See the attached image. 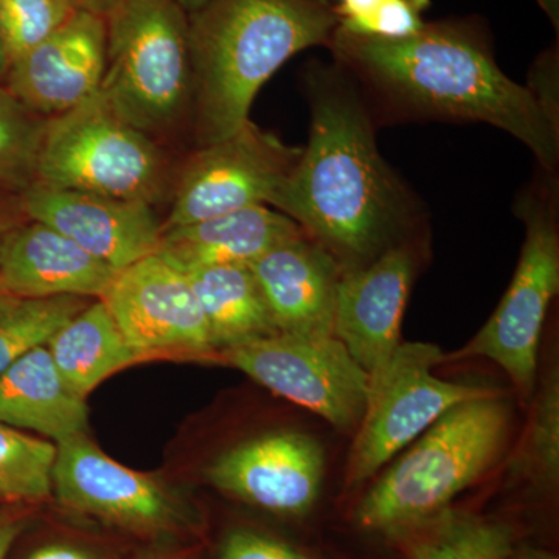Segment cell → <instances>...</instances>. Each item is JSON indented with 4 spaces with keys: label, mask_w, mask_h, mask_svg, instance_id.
<instances>
[{
    "label": "cell",
    "mask_w": 559,
    "mask_h": 559,
    "mask_svg": "<svg viewBox=\"0 0 559 559\" xmlns=\"http://www.w3.org/2000/svg\"><path fill=\"white\" fill-rule=\"evenodd\" d=\"M55 459L57 443L0 423V499L51 498Z\"/></svg>",
    "instance_id": "cell-26"
},
{
    "label": "cell",
    "mask_w": 559,
    "mask_h": 559,
    "mask_svg": "<svg viewBox=\"0 0 559 559\" xmlns=\"http://www.w3.org/2000/svg\"><path fill=\"white\" fill-rule=\"evenodd\" d=\"M47 119L32 112L0 83V213L25 218L21 201L38 180Z\"/></svg>",
    "instance_id": "cell-24"
},
{
    "label": "cell",
    "mask_w": 559,
    "mask_h": 559,
    "mask_svg": "<svg viewBox=\"0 0 559 559\" xmlns=\"http://www.w3.org/2000/svg\"><path fill=\"white\" fill-rule=\"evenodd\" d=\"M178 165L175 151L117 116L98 91L47 119L36 182L156 207L170 200Z\"/></svg>",
    "instance_id": "cell-6"
},
{
    "label": "cell",
    "mask_w": 559,
    "mask_h": 559,
    "mask_svg": "<svg viewBox=\"0 0 559 559\" xmlns=\"http://www.w3.org/2000/svg\"><path fill=\"white\" fill-rule=\"evenodd\" d=\"M301 231L282 212L270 205H253L164 231L156 253L182 272L250 266L267 250Z\"/></svg>",
    "instance_id": "cell-19"
},
{
    "label": "cell",
    "mask_w": 559,
    "mask_h": 559,
    "mask_svg": "<svg viewBox=\"0 0 559 559\" xmlns=\"http://www.w3.org/2000/svg\"><path fill=\"white\" fill-rule=\"evenodd\" d=\"M443 359L437 345L401 342L389 362L370 378L369 401L349 452L348 487L373 477L451 407L498 393L440 380L432 370Z\"/></svg>",
    "instance_id": "cell-7"
},
{
    "label": "cell",
    "mask_w": 559,
    "mask_h": 559,
    "mask_svg": "<svg viewBox=\"0 0 559 559\" xmlns=\"http://www.w3.org/2000/svg\"><path fill=\"white\" fill-rule=\"evenodd\" d=\"M511 474L532 481L539 488L557 487L559 477V381L558 371H550L544 381L528 430Z\"/></svg>",
    "instance_id": "cell-27"
},
{
    "label": "cell",
    "mask_w": 559,
    "mask_h": 559,
    "mask_svg": "<svg viewBox=\"0 0 559 559\" xmlns=\"http://www.w3.org/2000/svg\"><path fill=\"white\" fill-rule=\"evenodd\" d=\"M325 457L305 433H264L221 454L207 468L213 487L271 513L304 516L319 498Z\"/></svg>",
    "instance_id": "cell-13"
},
{
    "label": "cell",
    "mask_w": 559,
    "mask_h": 559,
    "mask_svg": "<svg viewBox=\"0 0 559 559\" xmlns=\"http://www.w3.org/2000/svg\"><path fill=\"white\" fill-rule=\"evenodd\" d=\"M28 559H92L84 550L70 546H47L36 550Z\"/></svg>",
    "instance_id": "cell-32"
},
{
    "label": "cell",
    "mask_w": 559,
    "mask_h": 559,
    "mask_svg": "<svg viewBox=\"0 0 559 559\" xmlns=\"http://www.w3.org/2000/svg\"><path fill=\"white\" fill-rule=\"evenodd\" d=\"M91 301L73 296L24 299L0 290V374L33 348L49 344Z\"/></svg>",
    "instance_id": "cell-25"
},
{
    "label": "cell",
    "mask_w": 559,
    "mask_h": 559,
    "mask_svg": "<svg viewBox=\"0 0 559 559\" xmlns=\"http://www.w3.org/2000/svg\"><path fill=\"white\" fill-rule=\"evenodd\" d=\"M509 428V407L499 393L451 407L364 496L356 525L393 536L448 510L495 465Z\"/></svg>",
    "instance_id": "cell-5"
},
{
    "label": "cell",
    "mask_w": 559,
    "mask_h": 559,
    "mask_svg": "<svg viewBox=\"0 0 559 559\" xmlns=\"http://www.w3.org/2000/svg\"><path fill=\"white\" fill-rule=\"evenodd\" d=\"M329 47L342 69L404 112L492 124L521 140L546 170L557 167L558 124L528 87L499 69L476 24L432 22L401 39L337 27Z\"/></svg>",
    "instance_id": "cell-2"
},
{
    "label": "cell",
    "mask_w": 559,
    "mask_h": 559,
    "mask_svg": "<svg viewBox=\"0 0 559 559\" xmlns=\"http://www.w3.org/2000/svg\"><path fill=\"white\" fill-rule=\"evenodd\" d=\"M520 210L527 234L509 289L484 329L452 358L491 359L532 399L540 333L559 289V235L551 202L532 197Z\"/></svg>",
    "instance_id": "cell-8"
},
{
    "label": "cell",
    "mask_w": 559,
    "mask_h": 559,
    "mask_svg": "<svg viewBox=\"0 0 559 559\" xmlns=\"http://www.w3.org/2000/svg\"><path fill=\"white\" fill-rule=\"evenodd\" d=\"M105 69V17L75 10L49 38L11 62L5 86L25 108L51 119L94 97Z\"/></svg>",
    "instance_id": "cell-15"
},
{
    "label": "cell",
    "mask_w": 559,
    "mask_h": 559,
    "mask_svg": "<svg viewBox=\"0 0 559 559\" xmlns=\"http://www.w3.org/2000/svg\"><path fill=\"white\" fill-rule=\"evenodd\" d=\"M142 359L213 358L209 326L186 272L151 253L114 275L100 297Z\"/></svg>",
    "instance_id": "cell-12"
},
{
    "label": "cell",
    "mask_w": 559,
    "mask_h": 559,
    "mask_svg": "<svg viewBox=\"0 0 559 559\" xmlns=\"http://www.w3.org/2000/svg\"><path fill=\"white\" fill-rule=\"evenodd\" d=\"M301 154L252 121L179 160L162 234L253 205H271Z\"/></svg>",
    "instance_id": "cell-9"
},
{
    "label": "cell",
    "mask_w": 559,
    "mask_h": 559,
    "mask_svg": "<svg viewBox=\"0 0 559 559\" xmlns=\"http://www.w3.org/2000/svg\"><path fill=\"white\" fill-rule=\"evenodd\" d=\"M200 301L215 353L277 334L249 266H209L186 272Z\"/></svg>",
    "instance_id": "cell-21"
},
{
    "label": "cell",
    "mask_w": 559,
    "mask_h": 559,
    "mask_svg": "<svg viewBox=\"0 0 559 559\" xmlns=\"http://www.w3.org/2000/svg\"><path fill=\"white\" fill-rule=\"evenodd\" d=\"M429 7L430 0H385L373 16L348 33L384 39L407 38L425 27L423 13Z\"/></svg>",
    "instance_id": "cell-29"
},
{
    "label": "cell",
    "mask_w": 559,
    "mask_h": 559,
    "mask_svg": "<svg viewBox=\"0 0 559 559\" xmlns=\"http://www.w3.org/2000/svg\"><path fill=\"white\" fill-rule=\"evenodd\" d=\"M337 25L333 0H209L189 14L198 146L248 123L263 84L299 51L329 47Z\"/></svg>",
    "instance_id": "cell-3"
},
{
    "label": "cell",
    "mask_w": 559,
    "mask_h": 559,
    "mask_svg": "<svg viewBox=\"0 0 559 559\" xmlns=\"http://www.w3.org/2000/svg\"><path fill=\"white\" fill-rule=\"evenodd\" d=\"M21 212L53 227L116 272L156 253L162 240V219L148 202L36 182L22 198Z\"/></svg>",
    "instance_id": "cell-14"
},
{
    "label": "cell",
    "mask_w": 559,
    "mask_h": 559,
    "mask_svg": "<svg viewBox=\"0 0 559 559\" xmlns=\"http://www.w3.org/2000/svg\"><path fill=\"white\" fill-rule=\"evenodd\" d=\"M249 267L278 333L334 336L342 267L322 245L301 231Z\"/></svg>",
    "instance_id": "cell-17"
},
{
    "label": "cell",
    "mask_w": 559,
    "mask_h": 559,
    "mask_svg": "<svg viewBox=\"0 0 559 559\" xmlns=\"http://www.w3.org/2000/svg\"><path fill=\"white\" fill-rule=\"evenodd\" d=\"M73 11L66 0H0V38L9 66L49 38Z\"/></svg>",
    "instance_id": "cell-28"
},
{
    "label": "cell",
    "mask_w": 559,
    "mask_h": 559,
    "mask_svg": "<svg viewBox=\"0 0 559 559\" xmlns=\"http://www.w3.org/2000/svg\"><path fill=\"white\" fill-rule=\"evenodd\" d=\"M392 538L400 539L409 559H509L516 550L510 525L451 510Z\"/></svg>",
    "instance_id": "cell-23"
},
{
    "label": "cell",
    "mask_w": 559,
    "mask_h": 559,
    "mask_svg": "<svg viewBox=\"0 0 559 559\" xmlns=\"http://www.w3.org/2000/svg\"><path fill=\"white\" fill-rule=\"evenodd\" d=\"M384 2L385 0H337L334 3V10L340 17L337 27L342 31H353L364 21L373 16Z\"/></svg>",
    "instance_id": "cell-31"
},
{
    "label": "cell",
    "mask_w": 559,
    "mask_h": 559,
    "mask_svg": "<svg viewBox=\"0 0 559 559\" xmlns=\"http://www.w3.org/2000/svg\"><path fill=\"white\" fill-rule=\"evenodd\" d=\"M7 72H9V58H7L2 38H0V83H5Z\"/></svg>",
    "instance_id": "cell-38"
},
{
    "label": "cell",
    "mask_w": 559,
    "mask_h": 559,
    "mask_svg": "<svg viewBox=\"0 0 559 559\" xmlns=\"http://www.w3.org/2000/svg\"><path fill=\"white\" fill-rule=\"evenodd\" d=\"M20 219L22 218H16V216L3 215V213H0V235L3 234V230H5L7 227H10L11 224H14Z\"/></svg>",
    "instance_id": "cell-39"
},
{
    "label": "cell",
    "mask_w": 559,
    "mask_h": 559,
    "mask_svg": "<svg viewBox=\"0 0 559 559\" xmlns=\"http://www.w3.org/2000/svg\"><path fill=\"white\" fill-rule=\"evenodd\" d=\"M178 2L179 5L186 10L187 14H191L194 13V11L202 9L209 0H178Z\"/></svg>",
    "instance_id": "cell-36"
},
{
    "label": "cell",
    "mask_w": 559,
    "mask_h": 559,
    "mask_svg": "<svg viewBox=\"0 0 559 559\" xmlns=\"http://www.w3.org/2000/svg\"><path fill=\"white\" fill-rule=\"evenodd\" d=\"M414 274V252L404 242L359 270L342 272L334 336L370 378L401 344V322Z\"/></svg>",
    "instance_id": "cell-16"
},
{
    "label": "cell",
    "mask_w": 559,
    "mask_h": 559,
    "mask_svg": "<svg viewBox=\"0 0 559 559\" xmlns=\"http://www.w3.org/2000/svg\"><path fill=\"white\" fill-rule=\"evenodd\" d=\"M24 527V522L17 520L0 521V559H7L11 546L17 539Z\"/></svg>",
    "instance_id": "cell-33"
},
{
    "label": "cell",
    "mask_w": 559,
    "mask_h": 559,
    "mask_svg": "<svg viewBox=\"0 0 559 559\" xmlns=\"http://www.w3.org/2000/svg\"><path fill=\"white\" fill-rule=\"evenodd\" d=\"M148 559H193L190 557V555H180V554H173V555H159V557H153Z\"/></svg>",
    "instance_id": "cell-40"
},
{
    "label": "cell",
    "mask_w": 559,
    "mask_h": 559,
    "mask_svg": "<svg viewBox=\"0 0 559 559\" xmlns=\"http://www.w3.org/2000/svg\"><path fill=\"white\" fill-rule=\"evenodd\" d=\"M117 272L40 221L22 218L0 235V290L24 299H100Z\"/></svg>",
    "instance_id": "cell-18"
},
{
    "label": "cell",
    "mask_w": 559,
    "mask_h": 559,
    "mask_svg": "<svg viewBox=\"0 0 559 559\" xmlns=\"http://www.w3.org/2000/svg\"><path fill=\"white\" fill-rule=\"evenodd\" d=\"M310 83V142L271 207L344 260L345 271L359 270L399 245L417 205L382 159L366 105L342 69H316Z\"/></svg>",
    "instance_id": "cell-1"
},
{
    "label": "cell",
    "mask_w": 559,
    "mask_h": 559,
    "mask_svg": "<svg viewBox=\"0 0 559 559\" xmlns=\"http://www.w3.org/2000/svg\"><path fill=\"white\" fill-rule=\"evenodd\" d=\"M73 10H87L102 14L108 9L112 0H66Z\"/></svg>",
    "instance_id": "cell-34"
},
{
    "label": "cell",
    "mask_w": 559,
    "mask_h": 559,
    "mask_svg": "<svg viewBox=\"0 0 559 559\" xmlns=\"http://www.w3.org/2000/svg\"><path fill=\"white\" fill-rule=\"evenodd\" d=\"M509 559H558L557 555L550 554V551L524 549L511 554Z\"/></svg>",
    "instance_id": "cell-35"
},
{
    "label": "cell",
    "mask_w": 559,
    "mask_h": 559,
    "mask_svg": "<svg viewBox=\"0 0 559 559\" xmlns=\"http://www.w3.org/2000/svg\"><path fill=\"white\" fill-rule=\"evenodd\" d=\"M221 559H310L293 547L249 530H237L224 540Z\"/></svg>",
    "instance_id": "cell-30"
},
{
    "label": "cell",
    "mask_w": 559,
    "mask_h": 559,
    "mask_svg": "<svg viewBox=\"0 0 559 559\" xmlns=\"http://www.w3.org/2000/svg\"><path fill=\"white\" fill-rule=\"evenodd\" d=\"M53 492L61 506L140 535L189 528V507L148 474L120 465L87 437L57 443Z\"/></svg>",
    "instance_id": "cell-11"
},
{
    "label": "cell",
    "mask_w": 559,
    "mask_h": 559,
    "mask_svg": "<svg viewBox=\"0 0 559 559\" xmlns=\"http://www.w3.org/2000/svg\"><path fill=\"white\" fill-rule=\"evenodd\" d=\"M540 7L549 13L551 20L558 25V0H539Z\"/></svg>",
    "instance_id": "cell-37"
},
{
    "label": "cell",
    "mask_w": 559,
    "mask_h": 559,
    "mask_svg": "<svg viewBox=\"0 0 559 559\" xmlns=\"http://www.w3.org/2000/svg\"><path fill=\"white\" fill-rule=\"evenodd\" d=\"M100 94L124 121L173 151L193 127L189 14L178 0H112Z\"/></svg>",
    "instance_id": "cell-4"
},
{
    "label": "cell",
    "mask_w": 559,
    "mask_h": 559,
    "mask_svg": "<svg viewBox=\"0 0 559 559\" xmlns=\"http://www.w3.org/2000/svg\"><path fill=\"white\" fill-rule=\"evenodd\" d=\"M47 348L69 388L83 399L110 374L142 359L100 299L62 325Z\"/></svg>",
    "instance_id": "cell-22"
},
{
    "label": "cell",
    "mask_w": 559,
    "mask_h": 559,
    "mask_svg": "<svg viewBox=\"0 0 559 559\" xmlns=\"http://www.w3.org/2000/svg\"><path fill=\"white\" fill-rule=\"evenodd\" d=\"M216 358L336 428H358L370 377L336 336L277 333L218 352Z\"/></svg>",
    "instance_id": "cell-10"
},
{
    "label": "cell",
    "mask_w": 559,
    "mask_h": 559,
    "mask_svg": "<svg viewBox=\"0 0 559 559\" xmlns=\"http://www.w3.org/2000/svg\"><path fill=\"white\" fill-rule=\"evenodd\" d=\"M86 399L69 388L47 345L33 348L0 374V423L55 443L87 433Z\"/></svg>",
    "instance_id": "cell-20"
}]
</instances>
